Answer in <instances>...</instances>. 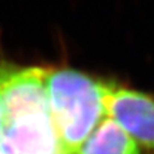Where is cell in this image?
<instances>
[{
	"label": "cell",
	"instance_id": "5",
	"mask_svg": "<svg viewBox=\"0 0 154 154\" xmlns=\"http://www.w3.org/2000/svg\"><path fill=\"white\" fill-rule=\"evenodd\" d=\"M4 125H5V113H4V107L2 103V98H0V136L3 134Z\"/></svg>",
	"mask_w": 154,
	"mask_h": 154
},
{
	"label": "cell",
	"instance_id": "2",
	"mask_svg": "<svg viewBox=\"0 0 154 154\" xmlns=\"http://www.w3.org/2000/svg\"><path fill=\"white\" fill-rule=\"evenodd\" d=\"M44 86L51 121L68 154H79L96 126L108 116L112 84L68 68H45Z\"/></svg>",
	"mask_w": 154,
	"mask_h": 154
},
{
	"label": "cell",
	"instance_id": "3",
	"mask_svg": "<svg viewBox=\"0 0 154 154\" xmlns=\"http://www.w3.org/2000/svg\"><path fill=\"white\" fill-rule=\"evenodd\" d=\"M108 117L114 119L137 144L154 153V98L112 84L107 98Z\"/></svg>",
	"mask_w": 154,
	"mask_h": 154
},
{
	"label": "cell",
	"instance_id": "4",
	"mask_svg": "<svg viewBox=\"0 0 154 154\" xmlns=\"http://www.w3.org/2000/svg\"><path fill=\"white\" fill-rule=\"evenodd\" d=\"M79 154H140V148L114 119L107 116L86 139Z\"/></svg>",
	"mask_w": 154,
	"mask_h": 154
},
{
	"label": "cell",
	"instance_id": "1",
	"mask_svg": "<svg viewBox=\"0 0 154 154\" xmlns=\"http://www.w3.org/2000/svg\"><path fill=\"white\" fill-rule=\"evenodd\" d=\"M44 73L40 67L0 62V98L5 113L0 154H68L50 117Z\"/></svg>",
	"mask_w": 154,
	"mask_h": 154
}]
</instances>
